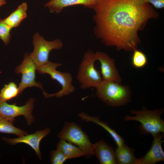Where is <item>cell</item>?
<instances>
[{
  "mask_svg": "<svg viewBox=\"0 0 164 164\" xmlns=\"http://www.w3.org/2000/svg\"><path fill=\"white\" fill-rule=\"evenodd\" d=\"M120 83L102 80L96 88V95L101 101L112 107L127 104L131 99L129 87Z\"/></svg>",
  "mask_w": 164,
  "mask_h": 164,
  "instance_id": "2",
  "label": "cell"
},
{
  "mask_svg": "<svg viewBox=\"0 0 164 164\" xmlns=\"http://www.w3.org/2000/svg\"><path fill=\"white\" fill-rule=\"evenodd\" d=\"M58 136L60 139H64L79 147L84 152L86 158H90L93 155V144L80 126L75 122H65Z\"/></svg>",
  "mask_w": 164,
  "mask_h": 164,
  "instance_id": "6",
  "label": "cell"
},
{
  "mask_svg": "<svg viewBox=\"0 0 164 164\" xmlns=\"http://www.w3.org/2000/svg\"><path fill=\"white\" fill-rule=\"evenodd\" d=\"M164 109L159 108L153 110H148L145 108L140 110H132L130 112L134 116L127 115L124 121H135L139 122L141 125L138 128L142 134H150L153 136L158 133H164V121L161 116Z\"/></svg>",
  "mask_w": 164,
  "mask_h": 164,
  "instance_id": "3",
  "label": "cell"
},
{
  "mask_svg": "<svg viewBox=\"0 0 164 164\" xmlns=\"http://www.w3.org/2000/svg\"><path fill=\"white\" fill-rule=\"evenodd\" d=\"M146 55L142 51L137 49L134 50L132 58V66L137 68H141L145 67L147 63Z\"/></svg>",
  "mask_w": 164,
  "mask_h": 164,
  "instance_id": "21",
  "label": "cell"
},
{
  "mask_svg": "<svg viewBox=\"0 0 164 164\" xmlns=\"http://www.w3.org/2000/svg\"><path fill=\"white\" fill-rule=\"evenodd\" d=\"M96 60L95 53L90 50L85 52L77 75L80 87L83 90L97 88L102 80L100 73L94 66Z\"/></svg>",
  "mask_w": 164,
  "mask_h": 164,
  "instance_id": "4",
  "label": "cell"
},
{
  "mask_svg": "<svg viewBox=\"0 0 164 164\" xmlns=\"http://www.w3.org/2000/svg\"><path fill=\"white\" fill-rule=\"evenodd\" d=\"M50 132L49 128L36 132L30 135L27 134L16 138H10L3 137L2 139L8 144L15 145L17 143H23L30 146L35 151L40 159L42 156L39 149V144L41 140L48 135Z\"/></svg>",
  "mask_w": 164,
  "mask_h": 164,
  "instance_id": "11",
  "label": "cell"
},
{
  "mask_svg": "<svg viewBox=\"0 0 164 164\" xmlns=\"http://www.w3.org/2000/svg\"><path fill=\"white\" fill-rule=\"evenodd\" d=\"M95 54L97 60L100 63L102 80L120 83L122 79L116 67L114 59L104 52L98 51Z\"/></svg>",
  "mask_w": 164,
  "mask_h": 164,
  "instance_id": "10",
  "label": "cell"
},
{
  "mask_svg": "<svg viewBox=\"0 0 164 164\" xmlns=\"http://www.w3.org/2000/svg\"><path fill=\"white\" fill-rule=\"evenodd\" d=\"M144 2L151 3L157 9H162L164 7V0H142Z\"/></svg>",
  "mask_w": 164,
  "mask_h": 164,
  "instance_id": "24",
  "label": "cell"
},
{
  "mask_svg": "<svg viewBox=\"0 0 164 164\" xmlns=\"http://www.w3.org/2000/svg\"><path fill=\"white\" fill-rule=\"evenodd\" d=\"M35 101V99L30 98L24 105L19 106L14 104H8L0 98V115L12 121L15 118L22 115L26 118L27 124L30 125L34 120L32 113Z\"/></svg>",
  "mask_w": 164,
  "mask_h": 164,
  "instance_id": "8",
  "label": "cell"
},
{
  "mask_svg": "<svg viewBox=\"0 0 164 164\" xmlns=\"http://www.w3.org/2000/svg\"><path fill=\"white\" fill-rule=\"evenodd\" d=\"M57 149L62 152L68 159L85 155L84 152L79 147L63 139H60L58 143Z\"/></svg>",
  "mask_w": 164,
  "mask_h": 164,
  "instance_id": "18",
  "label": "cell"
},
{
  "mask_svg": "<svg viewBox=\"0 0 164 164\" xmlns=\"http://www.w3.org/2000/svg\"><path fill=\"white\" fill-rule=\"evenodd\" d=\"M94 33L106 46L132 51L140 43L138 32L158 13L142 0H97L92 8Z\"/></svg>",
  "mask_w": 164,
  "mask_h": 164,
  "instance_id": "1",
  "label": "cell"
},
{
  "mask_svg": "<svg viewBox=\"0 0 164 164\" xmlns=\"http://www.w3.org/2000/svg\"><path fill=\"white\" fill-rule=\"evenodd\" d=\"M50 159L52 164H63L68 159L60 150L52 151L50 153Z\"/></svg>",
  "mask_w": 164,
  "mask_h": 164,
  "instance_id": "23",
  "label": "cell"
},
{
  "mask_svg": "<svg viewBox=\"0 0 164 164\" xmlns=\"http://www.w3.org/2000/svg\"><path fill=\"white\" fill-rule=\"evenodd\" d=\"M163 136L161 133L152 136L153 140L150 149L143 157L136 159L134 164H154L164 161V152L162 146Z\"/></svg>",
  "mask_w": 164,
  "mask_h": 164,
  "instance_id": "12",
  "label": "cell"
},
{
  "mask_svg": "<svg viewBox=\"0 0 164 164\" xmlns=\"http://www.w3.org/2000/svg\"><path fill=\"white\" fill-rule=\"evenodd\" d=\"M6 3L5 0H0V7Z\"/></svg>",
  "mask_w": 164,
  "mask_h": 164,
  "instance_id": "25",
  "label": "cell"
},
{
  "mask_svg": "<svg viewBox=\"0 0 164 164\" xmlns=\"http://www.w3.org/2000/svg\"><path fill=\"white\" fill-rule=\"evenodd\" d=\"M27 3L24 2L7 17L4 19L5 22L12 29L18 26L27 17Z\"/></svg>",
  "mask_w": 164,
  "mask_h": 164,
  "instance_id": "16",
  "label": "cell"
},
{
  "mask_svg": "<svg viewBox=\"0 0 164 164\" xmlns=\"http://www.w3.org/2000/svg\"><path fill=\"white\" fill-rule=\"evenodd\" d=\"M134 150L125 144L117 147L115 151L116 161L119 164H134L136 159L134 154Z\"/></svg>",
  "mask_w": 164,
  "mask_h": 164,
  "instance_id": "17",
  "label": "cell"
},
{
  "mask_svg": "<svg viewBox=\"0 0 164 164\" xmlns=\"http://www.w3.org/2000/svg\"><path fill=\"white\" fill-rule=\"evenodd\" d=\"M12 122L5 118L0 115V132L15 134L18 137L27 134L26 132L15 127Z\"/></svg>",
  "mask_w": 164,
  "mask_h": 164,
  "instance_id": "19",
  "label": "cell"
},
{
  "mask_svg": "<svg viewBox=\"0 0 164 164\" xmlns=\"http://www.w3.org/2000/svg\"><path fill=\"white\" fill-rule=\"evenodd\" d=\"M97 0H50L44 5L51 13H60L65 8L74 5H82L91 9Z\"/></svg>",
  "mask_w": 164,
  "mask_h": 164,
  "instance_id": "14",
  "label": "cell"
},
{
  "mask_svg": "<svg viewBox=\"0 0 164 164\" xmlns=\"http://www.w3.org/2000/svg\"><path fill=\"white\" fill-rule=\"evenodd\" d=\"M93 155L98 159L101 164H117L115 151L112 146L101 139L94 144L93 147Z\"/></svg>",
  "mask_w": 164,
  "mask_h": 164,
  "instance_id": "13",
  "label": "cell"
},
{
  "mask_svg": "<svg viewBox=\"0 0 164 164\" xmlns=\"http://www.w3.org/2000/svg\"><path fill=\"white\" fill-rule=\"evenodd\" d=\"M78 115L86 121L93 122L102 127L111 136L117 147L121 146L125 144V141L123 138L117 133L114 130L111 128L108 124L101 121L99 117L91 116L83 111L78 114Z\"/></svg>",
  "mask_w": 164,
  "mask_h": 164,
  "instance_id": "15",
  "label": "cell"
},
{
  "mask_svg": "<svg viewBox=\"0 0 164 164\" xmlns=\"http://www.w3.org/2000/svg\"><path fill=\"white\" fill-rule=\"evenodd\" d=\"M36 70V66L29 55L26 53L21 64L15 69L16 74L21 73L22 75L21 80L18 87L20 94L28 87H36L43 89L42 84L35 80Z\"/></svg>",
  "mask_w": 164,
  "mask_h": 164,
  "instance_id": "9",
  "label": "cell"
},
{
  "mask_svg": "<svg viewBox=\"0 0 164 164\" xmlns=\"http://www.w3.org/2000/svg\"><path fill=\"white\" fill-rule=\"evenodd\" d=\"M20 94L18 87L16 84L12 82L5 84L0 92V98L6 101L17 96Z\"/></svg>",
  "mask_w": 164,
  "mask_h": 164,
  "instance_id": "20",
  "label": "cell"
},
{
  "mask_svg": "<svg viewBox=\"0 0 164 164\" xmlns=\"http://www.w3.org/2000/svg\"><path fill=\"white\" fill-rule=\"evenodd\" d=\"M61 65V64L49 61L45 64L36 67V70L39 73L49 75L52 79L57 81L62 86L61 89L54 94H49L43 91V94L45 98L54 96L59 98L67 96L73 92L75 90V87L72 84L73 78L71 74L56 70L57 67Z\"/></svg>",
  "mask_w": 164,
  "mask_h": 164,
  "instance_id": "5",
  "label": "cell"
},
{
  "mask_svg": "<svg viewBox=\"0 0 164 164\" xmlns=\"http://www.w3.org/2000/svg\"><path fill=\"white\" fill-rule=\"evenodd\" d=\"M32 44L34 46V50L29 56L36 67L45 64L49 61V56L51 51L53 50H59L63 46L60 39L48 41L37 32L33 37Z\"/></svg>",
  "mask_w": 164,
  "mask_h": 164,
  "instance_id": "7",
  "label": "cell"
},
{
  "mask_svg": "<svg viewBox=\"0 0 164 164\" xmlns=\"http://www.w3.org/2000/svg\"><path fill=\"white\" fill-rule=\"evenodd\" d=\"M12 29L5 22L4 19H0V39L6 45L10 42Z\"/></svg>",
  "mask_w": 164,
  "mask_h": 164,
  "instance_id": "22",
  "label": "cell"
}]
</instances>
